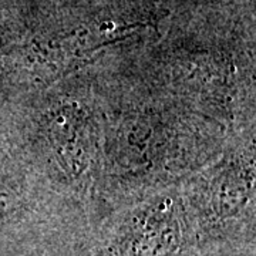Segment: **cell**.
<instances>
[{
  "label": "cell",
  "instance_id": "1",
  "mask_svg": "<svg viewBox=\"0 0 256 256\" xmlns=\"http://www.w3.org/2000/svg\"><path fill=\"white\" fill-rule=\"evenodd\" d=\"M191 234L180 204L171 198L146 204L118 229L116 256H190Z\"/></svg>",
  "mask_w": 256,
  "mask_h": 256
},
{
  "label": "cell",
  "instance_id": "2",
  "mask_svg": "<svg viewBox=\"0 0 256 256\" xmlns=\"http://www.w3.org/2000/svg\"><path fill=\"white\" fill-rule=\"evenodd\" d=\"M13 202H10V198L0 191V220H6L10 215V212H13Z\"/></svg>",
  "mask_w": 256,
  "mask_h": 256
}]
</instances>
